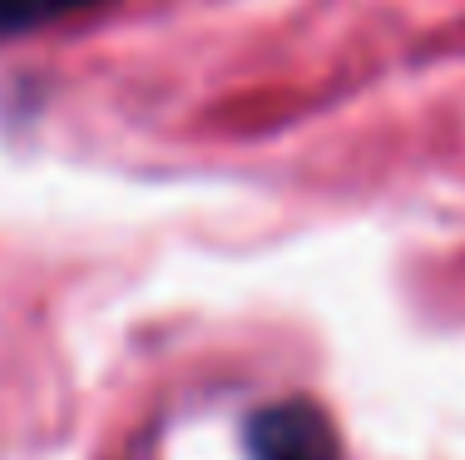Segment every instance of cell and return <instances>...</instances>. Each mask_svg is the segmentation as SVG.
I'll return each mask as SVG.
<instances>
[{"label": "cell", "instance_id": "6da1fadb", "mask_svg": "<svg viewBox=\"0 0 465 460\" xmlns=\"http://www.w3.org/2000/svg\"><path fill=\"white\" fill-rule=\"evenodd\" d=\"M248 455L252 460H341L337 426L317 401H278L252 411L248 421Z\"/></svg>", "mask_w": 465, "mask_h": 460}, {"label": "cell", "instance_id": "7a4b0ae2", "mask_svg": "<svg viewBox=\"0 0 465 460\" xmlns=\"http://www.w3.org/2000/svg\"><path fill=\"white\" fill-rule=\"evenodd\" d=\"M94 5H109V0H0V40L45 30L54 20L84 15V10H94Z\"/></svg>", "mask_w": 465, "mask_h": 460}]
</instances>
